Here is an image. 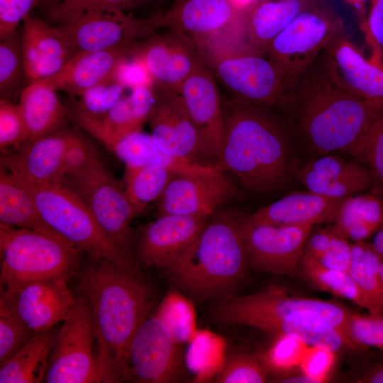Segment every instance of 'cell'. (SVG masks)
Listing matches in <instances>:
<instances>
[{"label":"cell","instance_id":"obj_1","mask_svg":"<svg viewBox=\"0 0 383 383\" xmlns=\"http://www.w3.org/2000/svg\"><path fill=\"white\" fill-rule=\"evenodd\" d=\"M278 109L317 156L345 152L357 158L363 137L383 111V104L353 92L326 48L287 85Z\"/></svg>","mask_w":383,"mask_h":383},{"label":"cell","instance_id":"obj_2","mask_svg":"<svg viewBox=\"0 0 383 383\" xmlns=\"http://www.w3.org/2000/svg\"><path fill=\"white\" fill-rule=\"evenodd\" d=\"M79 273L96 334V360L101 382L125 378L130 345L154 303L152 290L139 272L105 258L91 259Z\"/></svg>","mask_w":383,"mask_h":383},{"label":"cell","instance_id":"obj_3","mask_svg":"<svg viewBox=\"0 0 383 383\" xmlns=\"http://www.w3.org/2000/svg\"><path fill=\"white\" fill-rule=\"evenodd\" d=\"M223 111L225 137L220 170L233 173L252 192L279 186L288 174V145L282 127L268 108L233 99Z\"/></svg>","mask_w":383,"mask_h":383},{"label":"cell","instance_id":"obj_4","mask_svg":"<svg viewBox=\"0 0 383 383\" xmlns=\"http://www.w3.org/2000/svg\"><path fill=\"white\" fill-rule=\"evenodd\" d=\"M243 217L217 211L185 255L170 270L177 284L199 299L231 292L249 265Z\"/></svg>","mask_w":383,"mask_h":383},{"label":"cell","instance_id":"obj_5","mask_svg":"<svg viewBox=\"0 0 383 383\" xmlns=\"http://www.w3.org/2000/svg\"><path fill=\"white\" fill-rule=\"evenodd\" d=\"M1 294L13 299L26 284L50 277L72 276L79 251L46 234L0 223Z\"/></svg>","mask_w":383,"mask_h":383},{"label":"cell","instance_id":"obj_6","mask_svg":"<svg viewBox=\"0 0 383 383\" xmlns=\"http://www.w3.org/2000/svg\"><path fill=\"white\" fill-rule=\"evenodd\" d=\"M21 184L29 192L45 221L79 251L89 258L108 259L139 272L135 257L106 233L83 201L62 182L39 187Z\"/></svg>","mask_w":383,"mask_h":383},{"label":"cell","instance_id":"obj_7","mask_svg":"<svg viewBox=\"0 0 383 383\" xmlns=\"http://www.w3.org/2000/svg\"><path fill=\"white\" fill-rule=\"evenodd\" d=\"M302 309L319 313L340 331L357 350H363L351 336V311L344 306L326 300L290 296L277 287L245 296H223L216 306L214 317L223 324L248 326L272 333L282 318Z\"/></svg>","mask_w":383,"mask_h":383},{"label":"cell","instance_id":"obj_8","mask_svg":"<svg viewBox=\"0 0 383 383\" xmlns=\"http://www.w3.org/2000/svg\"><path fill=\"white\" fill-rule=\"evenodd\" d=\"M61 182L83 201L106 233L134 255L130 224L139 212L129 200L122 182L104 166L96 152L82 170L65 175Z\"/></svg>","mask_w":383,"mask_h":383},{"label":"cell","instance_id":"obj_9","mask_svg":"<svg viewBox=\"0 0 383 383\" xmlns=\"http://www.w3.org/2000/svg\"><path fill=\"white\" fill-rule=\"evenodd\" d=\"M43 382H101L96 360V334L87 301L76 296L73 309L57 331Z\"/></svg>","mask_w":383,"mask_h":383},{"label":"cell","instance_id":"obj_10","mask_svg":"<svg viewBox=\"0 0 383 383\" xmlns=\"http://www.w3.org/2000/svg\"><path fill=\"white\" fill-rule=\"evenodd\" d=\"M343 28V22L337 14L311 3L270 42L264 55L282 69L289 84L311 64Z\"/></svg>","mask_w":383,"mask_h":383},{"label":"cell","instance_id":"obj_11","mask_svg":"<svg viewBox=\"0 0 383 383\" xmlns=\"http://www.w3.org/2000/svg\"><path fill=\"white\" fill-rule=\"evenodd\" d=\"M211 65L233 99L267 108L279 106L288 82L271 59L245 48L222 51L213 57Z\"/></svg>","mask_w":383,"mask_h":383},{"label":"cell","instance_id":"obj_12","mask_svg":"<svg viewBox=\"0 0 383 383\" xmlns=\"http://www.w3.org/2000/svg\"><path fill=\"white\" fill-rule=\"evenodd\" d=\"M68 38L74 53L136 45L160 28L158 16L135 18L124 11H87L62 17L55 22Z\"/></svg>","mask_w":383,"mask_h":383},{"label":"cell","instance_id":"obj_13","mask_svg":"<svg viewBox=\"0 0 383 383\" xmlns=\"http://www.w3.org/2000/svg\"><path fill=\"white\" fill-rule=\"evenodd\" d=\"M179 344L156 313L149 316L130 345L125 379L143 383L179 381L184 372Z\"/></svg>","mask_w":383,"mask_h":383},{"label":"cell","instance_id":"obj_14","mask_svg":"<svg viewBox=\"0 0 383 383\" xmlns=\"http://www.w3.org/2000/svg\"><path fill=\"white\" fill-rule=\"evenodd\" d=\"M240 194L216 165L197 173L176 174L157 200L158 216L211 217Z\"/></svg>","mask_w":383,"mask_h":383},{"label":"cell","instance_id":"obj_15","mask_svg":"<svg viewBox=\"0 0 383 383\" xmlns=\"http://www.w3.org/2000/svg\"><path fill=\"white\" fill-rule=\"evenodd\" d=\"M211 217L158 216L140 232L135 250L137 262L169 272L192 247Z\"/></svg>","mask_w":383,"mask_h":383},{"label":"cell","instance_id":"obj_16","mask_svg":"<svg viewBox=\"0 0 383 383\" xmlns=\"http://www.w3.org/2000/svg\"><path fill=\"white\" fill-rule=\"evenodd\" d=\"M312 227L311 225L247 226L243 222L249 265L261 272L293 274L299 268Z\"/></svg>","mask_w":383,"mask_h":383},{"label":"cell","instance_id":"obj_17","mask_svg":"<svg viewBox=\"0 0 383 383\" xmlns=\"http://www.w3.org/2000/svg\"><path fill=\"white\" fill-rule=\"evenodd\" d=\"M156 89L158 99L148 122L158 145L174 157L215 165L203 148L179 92Z\"/></svg>","mask_w":383,"mask_h":383},{"label":"cell","instance_id":"obj_18","mask_svg":"<svg viewBox=\"0 0 383 383\" xmlns=\"http://www.w3.org/2000/svg\"><path fill=\"white\" fill-rule=\"evenodd\" d=\"M179 94L203 148L218 166L225 137L223 105L216 83L205 63L182 84Z\"/></svg>","mask_w":383,"mask_h":383},{"label":"cell","instance_id":"obj_19","mask_svg":"<svg viewBox=\"0 0 383 383\" xmlns=\"http://www.w3.org/2000/svg\"><path fill=\"white\" fill-rule=\"evenodd\" d=\"M198 50L189 39L172 31L154 34L133 54L144 62L156 88L179 92L182 83L204 63Z\"/></svg>","mask_w":383,"mask_h":383},{"label":"cell","instance_id":"obj_20","mask_svg":"<svg viewBox=\"0 0 383 383\" xmlns=\"http://www.w3.org/2000/svg\"><path fill=\"white\" fill-rule=\"evenodd\" d=\"M74 133L62 129L26 141L1 158V166L23 184L39 187L61 182L67 148Z\"/></svg>","mask_w":383,"mask_h":383},{"label":"cell","instance_id":"obj_21","mask_svg":"<svg viewBox=\"0 0 383 383\" xmlns=\"http://www.w3.org/2000/svg\"><path fill=\"white\" fill-rule=\"evenodd\" d=\"M245 11L236 9L230 0H183L173 2L168 11L157 16L161 27L193 40L196 47L200 42L241 25Z\"/></svg>","mask_w":383,"mask_h":383},{"label":"cell","instance_id":"obj_22","mask_svg":"<svg viewBox=\"0 0 383 383\" xmlns=\"http://www.w3.org/2000/svg\"><path fill=\"white\" fill-rule=\"evenodd\" d=\"M70 277L60 275L30 282L11 299L33 331L52 328L69 316L76 299L68 286Z\"/></svg>","mask_w":383,"mask_h":383},{"label":"cell","instance_id":"obj_23","mask_svg":"<svg viewBox=\"0 0 383 383\" xmlns=\"http://www.w3.org/2000/svg\"><path fill=\"white\" fill-rule=\"evenodd\" d=\"M21 31L23 57L31 82L54 75L75 55L61 29L45 20L29 14Z\"/></svg>","mask_w":383,"mask_h":383},{"label":"cell","instance_id":"obj_24","mask_svg":"<svg viewBox=\"0 0 383 383\" xmlns=\"http://www.w3.org/2000/svg\"><path fill=\"white\" fill-rule=\"evenodd\" d=\"M298 179L308 191L334 199H345L371 187L365 165L331 153L310 160L298 172Z\"/></svg>","mask_w":383,"mask_h":383},{"label":"cell","instance_id":"obj_25","mask_svg":"<svg viewBox=\"0 0 383 383\" xmlns=\"http://www.w3.org/2000/svg\"><path fill=\"white\" fill-rule=\"evenodd\" d=\"M345 199L329 198L309 191L292 192L243 217V222L247 226H313L333 223Z\"/></svg>","mask_w":383,"mask_h":383},{"label":"cell","instance_id":"obj_26","mask_svg":"<svg viewBox=\"0 0 383 383\" xmlns=\"http://www.w3.org/2000/svg\"><path fill=\"white\" fill-rule=\"evenodd\" d=\"M138 45L77 53L59 72L42 80L56 91L79 97L86 90L111 76L119 62L132 55Z\"/></svg>","mask_w":383,"mask_h":383},{"label":"cell","instance_id":"obj_27","mask_svg":"<svg viewBox=\"0 0 383 383\" xmlns=\"http://www.w3.org/2000/svg\"><path fill=\"white\" fill-rule=\"evenodd\" d=\"M326 48L343 81L353 92L383 104V65L379 58L366 59L343 30Z\"/></svg>","mask_w":383,"mask_h":383},{"label":"cell","instance_id":"obj_28","mask_svg":"<svg viewBox=\"0 0 383 383\" xmlns=\"http://www.w3.org/2000/svg\"><path fill=\"white\" fill-rule=\"evenodd\" d=\"M89 134L111 151L126 167L157 165L180 174L203 172L213 166L174 157L158 145L151 134L142 131L118 136L101 132Z\"/></svg>","mask_w":383,"mask_h":383},{"label":"cell","instance_id":"obj_29","mask_svg":"<svg viewBox=\"0 0 383 383\" xmlns=\"http://www.w3.org/2000/svg\"><path fill=\"white\" fill-rule=\"evenodd\" d=\"M311 3V0L259 1L245 11L248 45L264 55L270 42Z\"/></svg>","mask_w":383,"mask_h":383},{"label":"cell","instance_id":"obj_30","mask_svg":"<svg viewBox=\"0 0 383 383\" xmlns=\"http://www.w3.org/2000/svg\"><path fill=\"white\" fill-rule=\"evenodd\" d=\"M56 91L43 80L31 82L21 91L19 105L27 129L26 141L64 129L70 111L61 104Z\"/></svg>","mask_w":383,"mask_h":383},{"label":"cell","instance_id":"obj_31","mask_svg":"<svg viewBox=\"0 0 383 383\" xmlns=\"http://www.w3.org/2000/svg\"><path fill=\"white\" fill-rule=\"evenodd\" d=\"M0 223L35 231L71 244L45 221L29 192L11 172L1 166Z\"/></svg>","mask_w":383,"mask_h":383},{"label":"cell","instance_id":"obj_32","mask_svg":"<svg viewBox=\"0 0 383 383\" xmlns=\"http://www.w3.org/2000/svg\"><path fill=\"white\" fill-rule=\"evenodd\" d=\"M272 333L285 335L309 347L323 348L333 353L343 348L357 350L340 331L319 313L311 310L289 313L275 325Z\"/></svg>","mask_w":383,"mask_h":383},{"label":"cell","instance_id":"obj_33","mask_svg":"<svg viewBox=\"0 0 383 383\" xmlns=\"http://www.w3.org/2000/svg\"><path fill=\"white\" fill-rule=\"evenodd\" d=\"M57 330L38 332L12 357L0 365V383L43 382Z\"/></svg>","mask_w":383,"mask_h":383},{"label":"cell","instance_id":"obj_34","mask_svg":"<svg viewBox=\"0 0 383 383\" xmlns=\"http://www.w3.org/2000/svg\"><path fill=\"white\" fill-rule=\"evenodd\" d=\"M383 219V199L374 194L346 197L342 202L333 228L348 240L364 241L376 232Z\"/></svg>","mask_w":383,"mask_h":383},{"label":"cell","instance_id":"obj_35","mask_svg":"<svg viewBox=\"0 0 383 383\" xmlns=\"http://www.w3.org/2000/svg\"><path fill=\"white\" fill-rule=\"evenodd\" d=\"M382 257L371 243H352V260L349 274L359 288L370 313L383 311L380 288Z\"/></svg>","mask_w":383,"mask_h":383},{"label":"cell","instance_id":"obj_36","mask_svg":"<svg viewBox=\"0 0 383 383\" xmlns=\"http://www.w3.org/2000/svg\"><path fill=\"white\" fill-rule=\"evenodd\" d=\"M176 174L157 165L126 167L122 184L129 200L140 213L148 204L160 197Z\"/></svg>","mask_w":383,"mask_h":383},{"label":"cell","instance_id":"obj_37","mask_svg":"<svg viewBox=\"0 0 383 383\" xmlns=\"http://www.w3.org/2000/svg\"><path fill=\"white\" fill-rule=\"evenodd\" d=\"M21 32L17 28L0 38V97L11 100L31 83L26 72L22 49Z\"/></svg>","mask_w":383,"mask_h":383},{"label":"cell","instance_id":"obj_38","mask_svg":"<svg viewBox=\"0 0 383 383\" xmlns=\"http://www.w3.org/2000/svg\"><path fill=\"white\" fill-rule=\"evenodd\" d=\"M304 279L313 287L352 301L365 309L362 294L349 273L327 268L303 252L299 266Z\"/></svg>","mask_w":383,"mask_h":383},{"label":"cell","instance_id":"obj_39","mask_svg":"<svg viewBox=\"0 0 383 383\" xmlns=\"http://www.w3.org/2000/svg\"><path fill=\"white\" fill-rule=\"evenodd\" d=\"M37 333L18 313L13 301L0 296V365L28 344Z\"/></svg>","mask_w":383,"mask_h":383},{"label":"cell","instance_id":"obj_40","mask_svg":"<svg viewBox=\"0 0 383 383\" xmlns=\"http://www.w3.org/2000/svg\"><path fill=\"white\" fill-rule=\"evenodd\" d=\"M156 313L179 343H190L198 333L193 305L177 292H170L165 297Z\"/></svg>","mask_w":383,"mask_h":383},{"label":"cell","instance_id":"obj_41","mask_svg":"<svg viewBox=\"0 0 383 383\" xmlns=\"http://www.w3.org/2000/svg\"><path fill=\"white\" fill-rule=\"evenodd\" d=\"M270 372L260 355L235 352L224 360L217 372L218 383H263Z\"/></svg>","mask_w":383,"mask_h":383},{"label":"cell","instance_id":"obj_42","mask_svg":"<svg viewBox=\"0 0 383 383\" xmlns=\"http://www.w3.org/2000/svg\"><path fill=\"white\" fill-rule=\"evenodd\" d=\"M357 159L368 170L372 194L383 199V111L365 133Z\"/></svg>","mask_w":383,"mask_h":383},{"label":"cell","instance_id":"obj_43","mask_svg":"<svg viewBox=\"0 0 383 383\" xmlns=\"http://www.w3.org/2000/svg\"><path fill=\"white\" fill-rule=\"evenodd\" d=\"M126 89L111 75L86 90L73 108L87 116L100 118L124 96Z\"/></svg>","mask_w":383,"mask_h":383},{"label":"cell","instance_id":"obj_44","mask_svg":"<svg viewBox=\"0 0 383 383\" xmlns=\"http://www.w3.org/2000/svg\"><path fill=\"white\" fill-rule=\"evenodd\" d=\"M276 335L270 348L260 356L270 374L274 373L280 377L300 365L309 346L294 338Z\"/></svg>","mask_w":383,"mask_h":383},{"label":"cell","instance_id":"obj_45","mask_svg":"<svg viewBox=\"0 0 383 383\" xmlns=\"http://www.w3.org/2000/svg\"><path fill=\"white\" fill-rule=\"evenodd\" d=\"M147 0H79L72 3L52 6L45 9V14L52 23L60 18L87 11H124L138 6Z\"/></svg>","mask_w":383,"mask_h":383},{"label":"cell","instance_id":"obj_46","mask_svg":"<svg viewBox=\"0 0 383 383\" xmlns=\"http://www.w3.org/2000/svg\"><path fill=\"white\" fill-rule=\"evenodd\" d=\"M27 140V129L19 104L11 100H0V147L16 149Z\"/></svg>","mask_w":383,"mask_h":383},{"label":"cell","instance_id":"obj_47","mask_svg":"<svg viewBox=\"0 0 383 383\" xmlns=\"http://www.w3.org/2000/svg\"><path fill=\"white\" fill-rule=\"evenodd\" d=\"M349 327L353 339L364 350L372 347L383 351V311L350 312Z\"/></svg>","mask_w":383,"mask_h":383},{"label":"cell","instance_id":"obj_48","mask_svg":"<svg viewBox=\"0 0 383 383\" xmlns=\"http://www.w3.org/2000/svg\"><path fill=\"white\" fill-rule=\"evenodd\" d=\"M112 76L126 88L133 89L140 86H155L144 62L132 54L122 59Z\"/></svg>","mask_w":383,"mask_h":383},{"label":"cell","instance_id":"obj_49","mask_svg":"<svg viewBox=\"0 0 383 383\" xmlns=\"http://www.w3.org/2000/svg\"><path fill=\"white\" fill-rule=\"evenodd\" d=\"M315 259L327 268L348 273L352 260V243L333 228L328 248Z\"/></svg>","mask_w":383,"mask_h":383},{"label":"cell","instance_id":"obj_50","mask_svg":"<svg viewBox=\"0 0 383 383\" xmlns=\"http://www.w3.org/2000/svg\"><path fill=\"white\" fill-rule=\"evenodd\" d=\"M335 360V353L323 348L308 347L299 365L301 370L318 383L328 379Z\"/></svg>","mask_w":383,"mask_h":383},{"label":"cell","instance_id":"obj_51","mask_svg":"<svg viewBox=\"0 0 383 383\" xmlns=\"http://www.w3.org/2000/svg\"><path fill=\"white\" fill-rule=\"evenodd\" d=\"M40 0H0V38L18 28Z\"/></svg>","mask_w":383,"mask_h":383},{"label":"cell","instance_id":"obj_52","mask_svg":"<svg viewBox=\"0 0 383 383\" xmlns=\"http://www.w3.org/2000/svg\"><path fill=\"white\" fill-rule=\"evenodd\" d=\"M95 152L91 145L74 133L65 152L63 177L82 170Z\"/></svg>","mask_w":383,"mask_h":383},{"label":"cell","instance_id":"obj_53","mask_svg":"<svg viewBox=\"0 0 383 383\" xmlns=\"http://www.w3.org/2000/svg\"><path fill=\"white\" fill-rule=\"evenodd\" d=\"M374 43L383 48V0H373L367 20L364 25Z\"/></svg>","mask_w":383,"mask_h":383},{"label":"cell","instance_id":"obj_54","mask_svg":"<svg viewBox=\"0 0 383 383\" xmlns=\"http://www.w3.org/2000/svg\"><path fill=\"white\" fill-rule=\"evenodd\" d=\"M333 233V227L318 228L311 231L304 252L314 258L319 257L328 248Z\"/></svg>","mask_w":383,"mask_h":383},{"label":"cell","instance_id":"obj_55","mask_svg":"<svg viewBox=\"0 0 383 383\" xmlns=\"http://www.w3.org/2000/svg\"><path fill=\"white\" fill-rule=\"evenodd\" d=\"M361 383H383V360L370 367L357 379Z\"/></svg>","mask_w":383,"mask_h":383},{"label":"cell","instance_id":"obj_56","mask_svg":"<svg viewBox=\"0 0 383 383\" xmlns=\"http://www.w3.org/2000/svg\"><path fill=\"white\" fill-rule=\"evenodd\" d=\"M278 382L286 383H318L316 380L307 375L301 370V372L294 374H285L275 379Z\"/></svg>","mask_w":383,"mask_h":383},{"label":"cell","instance_id":"obj_57","mask_svg":"<svg viewBox=\"0 0 383 383\" xmlns=\"http://www.w3.org/2000/svg\"><path fill=\"white\" fill-rule=\"evenodd\" d=\"M371 245L380 257L383 258V219L376 231Z\"/></svg>","mask_w":383,"mask_h":383},{"label":"cell","instance_id":"obj_58","mask_svg":"<svg viewBox=\"0 0 383 383\" xmlns=\"http://www.w3.org/2000/svg\"><path fill=\"white\" fill-rule=\"evenodd\" d=\"M234 7L240 11H245L260 0H230Z\"/></svg>","mask_w":383,"mask_h":383},{"label":"cell","instance_id":"obj_59","mask_svg":"<svg viewBox=\"0 0 383 383\" xmlns=\"http://www.w3.org/2000/svg\"><path fill=\"white\" fill-rule=\"evenodd\" d=\"M362 17L364 16L365 4L368 0H345ZM372 1L373 0H371Z\"/></svg>","mask_w":383,"mask_h":383},{"label":"cell","instance_id":"obj_60","mask_svg":"<svg viewBox=\"0 0 383 383\" xmlns=\"http://www.w3.org/2000/svg\"><path fill=\"white\" fill-rule=\"evenodd\" d=\"M79 0H40L39 4L44 9L55 5L74 2Z\"/></svg>","mask_w":383,"mask_h":383},{"label":"cell","instance_id":"obj_61","mask_svg":"<svg viewBox=\"0 0 383 383\" xmlns=\"http://www.w3.org/2000/svg\"><path fill=\"white\" fill-rule=\"evenodd\" d=\"M380 288H381L382 301V306H383V262L382 263L381 269H380Z\"/></svg>","mask_w":383,"mask_h":383},{"label":"cell","instance_id":"obj_62","mask_svg":"<svg viewBox=\"0 0 383 383\" xmlns=\"http://www.w3.org/2000/svg\"><path fill=\"white\" fill-rule=\"evenodd\" d=\"M183 1V0H174L173 2H178V1Z\"/></svg>","mask_w":383,"mask_h":383}]
</instances>
